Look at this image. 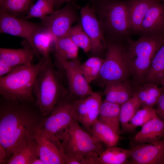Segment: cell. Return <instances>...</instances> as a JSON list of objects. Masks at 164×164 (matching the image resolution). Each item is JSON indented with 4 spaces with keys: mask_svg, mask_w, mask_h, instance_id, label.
<instances>
[{
    "mask_svg": "<svg viewBox=\"0 0 164 164\" xmlns=\"http://www.w3.org/2000/svg\"><path fill=\"white\" fill-rule=\"evenodd\" d=\"M160 1H162V2H164V0H158Z\"/></svg>",
    "mask_w": 164,
    "mask_h": 164,
    "instance_id": "obj_42",
    "label": "cell"
},
{
    "mask_svg": "<svg viewBox=\"0 0 164 164\" xmlns=\"http://www.w3.org/2000/svg\"><path fill=\"white\" fill-rule=\"evenodd\" d=\"M39 158L36 142L34 137L29 140L7 160L8 164H32L33 160Z\"/></svg>",
    "mask_w": 164,
    "mask_h": 164,
    "instance_id": "obj_25",
    "label": "cell"
},
{
    "mask_svg": "<svg viewBox=\"0 0 164 164\" xmlns=\"http://www.w3.org/2000/svg\"><path fill=\"white\" fill-rule=\"evenodd\" d=\"M80 22L89 38L93 56L100 57L106 50L107 42L94 8L86 4L80 8Z\"/></svg>",
    "mask_w": 164,
    "mask_h": 164,
    "instance_id": "obj_10",
    "label": "cell"
},
{
    "mask_svg": "<svg viewBox=\"0 0 164 164\" xmlns=\"http://www.w3.org/2000/svg\"><path fill=\"white\" fill-rule=\"evenodd\" d=\"M142 127L134 138L137 143L154 142L164 138V121L158 115Z\"/></svg>",
    "mask_w": 164,
    "mask_h": 164,
    "instance_id": "obj_18",
    "label": "cell"
},
{
    "mask_svg": "<svg viewBox=\"0 0 164 164\" xmlns=\"http://www.w3.org/2000/svg\"><path fill=\"white\" fill-rule=\"evenodd\" d=\"M102 101L101 94L94 92L85 97L79 98L73 102L74 120L80 123L89 132L92 125L98 120Z\"/></svg>",
    "mask_w": 164,
    "mask_h": 164,
    "instance_id": "obj_11",
    "label": "cell"
},
{
    "mask_svg": "<svg viewBox=\"0 0 164 164\" xmlns=\"http://www.w3.org/2000/svg\"><path fill=\"white\" fill-rule=\"evenodd\" d=\"M7 158V153L5 148L0 144V164L6 163Z\"/></svg>",
    "mask_w": 164,
    "mask_h": 164,
    "instance_id": "obj_37",
    "label": "cell"
},
{
    "mask_svg": "<svg viewBox=\"0 0 164 164\" xmlns=\"http://www.w3.org/2000/svg\"><path fill=\"white\" fill-rule=\"evenodd\" d=\"M104 87L105 100L120 105L132 96L135 90L129 81L110 83Z\"/></svg>",
    "mask_w": 164,
    "mask_h": 164,
    "instance_id": "obj_21",
    "label": "cell"
},
{
    "mask_svg": "<svg viewBox=\"0 0 164 164\" xmlns=\"http://www.w3.org/2000/svg\"><path fill=\"white\" fill-rule=\"evenodd\" d=\"M131 155L130 150L113 146L107 148L99 155L97 164H125Z\"/></svg>",
    "mask_w": 164,
    "mask_h": 164,
    "instance_id": "obj_27",
    "label": "cell"
},
{
    "mask_svg": "<svg viewBox=\"0 0 164 164\" xmlns=\"http://www.w3.org/2000/svg\"><path fill=\"white\" fill-rule=\"evenodd\" d=\"M94 8L106 41L124 42L131 33L127 2L98 0Z\"/></svg>",
    "mask_w": 164,
    "mask_h": 164,
    "instance_id": "obj_4",
    "label": "cell"
},
{
    "mask_svg": "<svg viewBox=\"0 0 164 164\" xmlns=\"http://www.w3.org/2000/svg\"><path fill=\"white\" fill-rule=\"evenodd\" d=\"M141 106L136 93L121 105L120 120L121 129L125 131L130 121Z\"/></svg>",
    "mask_w": 164,
    "mask_h": 164,
    "instance_id": "obj_29",
    "label": "cell"
},
{
    "mask_svg": "<svg viewBox=\"0 0 164 164\" xmlns=\"http://www.w3.org/2000/svg\"><path fill=\"white\" fill-rule=\"evenodd\" d=\"M36 127L34 138L39 157L44 164H66L57 143L42 134Z\"/></svg>",
    "mask_w": 164,
    "mask_h": 164,
    "instance_id": "obj_16",
    "label": "cell"
},
{
    "mask_svg": "<svg viewBox=\"0 0 164 164\" xmlns=\"http://www.w3.org/2000/svg\"><path fill=\"white\" fill-rule=\"evenodd\" d=\"M157 115L153 107H144L139 109L128 124L125 132L133 131L137 127H142L150 120Z\"/></svg>",
    "mask_w": 164,
    "mask_h": 164,
    "instance_id": "obj_32",
    "label": "cell"
},
{
    "mask_svg": "<svg viewBox=\"0 0 164 164\" xmlns=\"http://www.w3.org/2000/svg\"><path fill=\"white\" fill-rule=\"evenodd\" d=\"M79 48L68 36L56 38L54 51L55 56L65 60L77 58Z\"/></svg>",
    "mask_w": 164,
    "mask_h": 164,
    "instance_id": "obj_28",
    "label": "cell"
},
{
    "mask_svg": "<svg viewBox=\"0 0 164 164\" xmlns=\"http://www.w3.org/2000/svg\"><path fill=\"white\" fill-rule=\"evenodd\" d=\"M55 57L56 62L65 72L71 94L79 98H82L94 92L81 71V63L78 57L65 60Z\"/></svg>",
    "mask_w": 164,
    "mask_h": 164,
    "instance_id": "obj_12",
    "label": "cell"
},
{
    "mask_svg": "<svg viewBox=\"0 0 164 164\" xmlns=\"http://www.w3.org/2000/svg\"><path fill=\"white\" fill-rule=\"evenodd\" d=\"M107 42L105 57L97 79L104 87L110 83L129 81L131 74L124 42L108 40Z\"/></svg>",
    "mask_w": 164,
    "mask_h": 164,
    "instance_id": "obj_7",
    "label": "cell"
},
{
    "mask_svg": "<svg viewBox=\"0 0 164 164\" xmlns=\"http://www.w3.org/2000/svg\"><path fill=\"white\" fill-rule=\"evenodd\" d=\"M36 53L31 47L20 49L0 48V64L19 66L30 64Z\"/></svg>",
    "mask_w": 164,
    "mask_h": 164,
    "instance_id": "obj_17",
    "label": "cell"
},
{
    "mask_svg": "<svg viewBox=\"0 0 164 164\" xmlns=\"http://www.w3.org/2000/svg\"><path fill=\"white\" fill-rule=\"evenodd\" d=\"M124 43L125 55L135 87L143 83L155 54L164 43V35L142 36Z\"/></svg>",
    "mask_w": 164,
    "mask_h": 164,
    "instance_id": "obj_6",
    "label": "cell"
},
{
    "mask_svg": "<svg viewBox=\"0 0 164 164\" xmlns=\"http://www.w3.org/2000/svg\"><path fill=\"white\" fill-rule=\"evenodd\" d=\"M121 105L108 101H102L98 120L107 125L119 135L120 129V113Z\"/></svg>",
    "mask_w": 164,
    "mask_h": 164,
    "instance_id": "obj_22",
    "label": "cell"
},
{
    "mask_svg": "<svg viewBox=\"0 0 164 164\" xmlns=\"http://www.w3.org/2000/svg\"><path fill=\"white\" fill-rule=\"evenodd\" d=\"M73 95L70 93L62 99L48 117L39 123L36 128L40 132L57 141L60 136L74 120L73 115Z\"/></svg>",
    "mask_w": 164,
    "mask_h": 164,
    "instance_id": "obj_8",
    "label": "cell"
},
{
    "mask_svg": "<svg viewBox=\"0 0 164 164\" xmlns=\"http://www.w3.org/2000/svg\"><path fill=\"white\" fill-rule=\"evenodd\" d=\"M73 2H67L62 9L40 19V24L48 29L56 38L67 36L73 25L80 20Z\"/></svg>",
    "mask_w": 164,
    "mask_h": 164,
    "instance_id": "obj_9",
    "label": "cell"
},
{
    "mask_svg": "<svg viewBox=\"0 0 164 164\" xmlns=\"http://www.w3.org/2000/svg\"><path fill=\"white\" fill-rule=\"evenodd\" d=\"M161 84H162V86L163 87L164 89V78L163 79L162 81V82H161Z\"/></svg>",
    "mask_w": 164,
    "mask_h": 164,
    "instance_id": "obj_40",
    "label": "cell"
},
{
    "mask_svg": "<svg viewBox=\"0 0 164 164\" xmlns=\"http://www.w3.org/2000/svg\"><path fill=\"white\" fill-rule=\"evenodd\" d=\"M162 89L154 84L143 82L135 87V92L143 107H153L157 103Z\"/></svg>",
    "mask_w": 164,
    "mask_h": 164,
    "instance_id": "obj_26",
    "label": "cell"
},
{
    "mask_svg": "<svg viewBox=\"0 0 164 164\" xmlns=\"http://www.w3.org/2000/svg\"><path fill=\"white\" fill-rule=\"evenodd\" d=\"M57 142L66 164H97L98 157L104 150L103 144L74 120Z\"/></svg>",
    "mask_w": 164,
    "mask_h": 164,
    "instance_id": "obj_2",
    "label": "cell"
},
{
    "mask_svg": "<svg viewBox=\"0 0 164 164\" xmlns=\"http://www.w3.org/2000/svg\"><path fill=\"white\" fill-rule=\"evenodd\" d=\"M50 57L36 77L33 94L35 103L43 115L48 116L59 102L70 93L64 86Z\"/></svg>",
    "mask_w": 164,
    "mask_h": 164,
    "instance_id": "obj_5",
    "label": "cell"
},
{
    "mask_svg": "<svg viewBox=\"0 0 164 164\" xmlns=\"http://www.w3.org/2000/svg\"><path fill=\"white\" fill-rule=\"evenodd\" d=\"M19 66H7L0 64V77L11 73Z\"/></svg>",
    "mask_w": 164,
    "mask_h": 164,
    "instance_id": "obj_36",
    "label": "cell"
},
{
    "mask_svg": "<svg viewBox=\"0 0 164 164\" xmlns=\"http://www.w3.org/2000/svg\"><path fill=\"white\" fill-rule=\"evenodd\" d=\"M156 0H130L127 2L131 33H137L148 9Z\"/></svg>",
    "mask_w": 164,
    "mask_h": 164,
    "instance_id": "obj_19",
    "label": "cell"
},
{
    "mask_svg": "<svg viewBox=\"0 0 164 164\" xmlns=\"http://www.w3.org/2000/svg\"><path fill=\"white\" fill-rule=\"evenodd\" d=\"M48 58L41 57L35 64L20 66L0 77L1 97L8 100L35 102L33 89L36 79Z\"/></svg>",
    "mask_w": 164,
    "mask_h": 164,
    "instance_id": "obj_3",
    "label": "cell"
},
{
    "mask_svg": "<svg viewBox=\"0 0 164 164\" xmlns=\"http://www.w3.org/2000/svg\"><path fill=\"white\" fill-rule=\"evenodd\" d=\"M32 164H44V163L39 158H38L33 160Z\"/></svg>",
    "mask_w": 164,
    "mask_h": 164,
    "instance_id": "obj_39",
    "label": "cell"
},
{
    "mask_svg": "<svg viewBox=\"0 0 164 164\" xmlns=\"http://www.w3.org/2000/svg\"><path fill=\"white\" fill-rule=\"evenodd\" d=\"M89 133L97 142L107 148L116 146L120 139L119 135L98 120L92 125Z\"/></svg>",
    "mask_w": 164,
    "mask_h": 164,
    "instance_id": "obj_23",
    "label": "cell"
},
{
    "mask_svg": "<svg viewBox=\"0 0 164 164\" xmlns=\"http://www.w3.org/2000/svg\"><path fill=\"white\" fill-rule=\"evenodd\" d=\"M164 78V43L154 56L145 77L143 82L157 85L161 84Z\"/></svg>",
    "mask_w": 164,
    "mask_h": 164,
    "instance_id": "obj_24",
    "label": "cell"
},
{
    "mask_svg": "<svg viewBox=\"0 0 164 164\" xmlns=\"http://www.w3.org/2000/svg\"><path fill=\"white\" fill-rule=\"evenodd\" d=\"M130 151L131 163L164 164V138L154 142L138 143Z\"/></svg>",
    "mask_w": 164,
    "mask_h": 164,
    "instance_id": "obj_14",
    "label": "cell"
},
{
    "mask_svg": "<svg viewBox=\"0 0 164 164\" xmlns=\"http://www.w3.org/2000/svg\"><path fill=\"white\" fill-rule=\"evenodd\" d=\"M137 33L141 37L164 35V4L156 0L152 4Z\"/></svg>",
    "mask_w": 164,
    "mask_h": 164,
    "instance_id": "obj_15",
    "label": "cell"
},
{
    "mask_svg": "<svg viewBox=\"0 0 164 164\" xmlns=\"http://www.w3.org/2000/svg\"><path fill=\"white\" fill-rule=\"evenodd\" d=\"M103 60L101 57L93 56L81 64V71L89 84L98 77Z\"/></svg>",
    "mask_w": 164,
    "mask_h": 164,
    "instance_id": "obj_31",
    "label": "cell"
},
{
    "mask_svg": "<svg viewBox=\"0 0 164 164\" xmlns=\"http://www.w3.org/2000/svg\"><path fill=\"white\" fill-rule=\"evenodd\" d=\"M42 26L40 23L0 13V32L24 38L29 44L34 34Z\"/></svg>",
    "mask_w": 164,
    "mask_h": 164,
    "instance_id": "obj_13",
    "label": "cell"
},
{
    "mask_svg": "<svg viewBox=\"0 0 164 164\" xmlns=\"http://www.w3.org/2000/svg\"><path fill=\"white\" fill-rule=\"evenodd\" d=\"M1 97L0 144L6 150L7 161L34 138V130L39 123L32 107L34 102L9 100Z\"/></svg>",
    "mask_w": 164,
    "mask_h": 164,
    "instance_id": "obj_1",
    "label": "cell"
},
{
    "mask_svg": "<svg viewBox=\"0 0 164 164\" xmlns=\"http://www.w3.org/2000/svg\"><path fill=\"white\" fill-rule=\"evenodd\" d=\"M53 2L54 7H59L64 3L73 2V0H51Z\"/></svg>",
    "mask_w": 164,
    "mask_h": 164,
    "instance_id": "obj_38",
    "label": "cell"
},
{
    "mask_svg": "<svg viewBox=\"0 0 164 164\" xmlns=\"http://www.w3.org/2000/svg\"><path fill=\"white\" fill-rule=\"evenodd\" d=\"M92 0L93 2H94L95 1H97L98 0Z\"/></svg>",
    "mask_w": 164,
    "mask_h": 164,
    "instance_id": "obj_41",
    "label": "cell"
},
{
    "mask_svg": "<svg viewBox=\"0 0 164 164\" xmlns=\"http://www.w3.org/2000/svg\"><path fill=\"white\" fill-rule=\"evenodd\" d=\"M155 108L157 115L164 121V89H162L161 95L156 103Z\"/></svg>",
    "mask_w": 164,
    "mask_h": 164,
    "instance_id": "obj_35",
    "label": "cell"
},
{
    "mask_svg": "<svg viewBox=\"0 0 164 164\" xmlns=\"http://www.w3.org/2000/svg\"><path fill=\"white\" fill-rule=\"evenodd\" d=\"M33 0H0V13L17 16L28 11Z\"/></svg>",
    "mask_w": 164,
    "mask_h": 164,
    "instance_id": "obj_30",
    "label": "cell"
},
{
    "mask_svg": "<svg viewBox=\"0 0 164 164\" xmlns=\"http://www.w3.org/2000/svg\"><path fill=\"white\" fill-rule=\"evenodd\" d=\"M54 5L51 0H38L32 4L28 13L23 19L28 20L32 18L39 19L49 15L54 11Z\"/></svg>",
    "mask_w": 164,
    "mask_h": 164,
    "instance_id": "obj_33",
    "label": "cell"
},
{
    "mask_svg": "<svg viewBox=\"0 0 164 164\" xmlns=\"http://www.w3.org/2000/svg\"><path fill=\"white\" fill-rule=\"evenodd\" d=\"M75 44L86 53L90 52L91 43L80 22L73 26L67 35Z\"/></svg>",
    "mask_w": 164,
    "mask_h": 164,
    "instance_id": "obj_34",
    "label": "cell"
},
{
    "mask_svg": "<svg viewBox=\"0 0 164 164\" xmlns=\"http://www.w3.org/2000/svg\"><path fill=\"white\" fill-rule=\"evenodd\" d=\"M56 39L52 33L43 26L34 34L29 45L38 57L48 58L54 50Z\"/></svg>",
    "mask_w": 164,
    "mask_h": 164,
    "instance_id": "obj_20",
    "label": "cell"
}]
</instances>
